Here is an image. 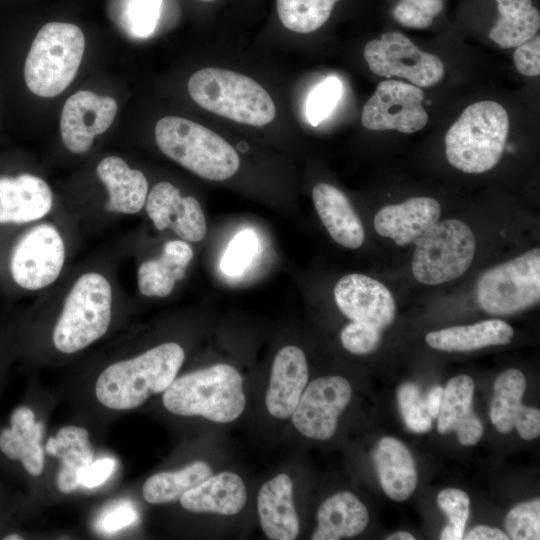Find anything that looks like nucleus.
Returning a JSON list of instances; mask_svg holds the SVG:
<instances>
[{"mask_svg": "<svg viewBox=\"0 0 540 540\" xmlns=\"http://www.w3.org/2000/svg\"><path fill=\"white\" fill-rule=\"evenodd\" d=\"M185 353L174 342L156 346L132 359L108 366L98 377L96 397L114 410H129L164 392L175 379Z\"/></svg>", "mask_w": 540, "mask_h": 540, "instance_id": "nucleus-1", "label": "nucleus"}, {"mask_svg": "<svg viewBox=\"0 0 540 540\" xmlns=\"http://www.w3.org/2000/svg\"><path fill=\"white\" fill-rule=\"evenodd\" d=\"M509 126L501 104L484 100L469 105L445 135L448 162L468 174L491 170L502 158Z\"/></svg>", "mask_w": 540, "mask_h": 540, "instance_id": "nucleus-2", "label": "nucleus"}, {"mask_svg": "<svg viewBox=\"0 0 540 540\" xmlns=\"http://www.w3.org/2000/svg\"><path fill=\"white\" fill-rule=\"evenodd\" d=\"M162 399L174 414L202 416L217 423L237 419L246 403L242 377L229 364H215L174 379Z\"/></svg>", "mask_w": 540, "mask_h": 540, "instance_id": "nucleus-3", "label": "nucleus"}, {"mask_svg": "<svg viewBox=\"0 0 540 540\" xmlns=\"http://www.w3.org/2000/svg\"><path fill=\"white\" fill-rule=\"evenodd\" d=\"M155 139L166 156L207 180H226L240 167L238 153L226 140L182 117L161 118L155 125Z\"/></svg>", "mask_w": 540, "mask_h": 540, "instance_id": "nucleus-4", "label": "nucleus"}, {"mask_svg": "<svg viewBox=\"0 0 540 540\" xmlns=\"http://www.w3.org/2000/svg\"><path fill=\"white\" fill-rule=\"evenodd\" d=\"M188 92L205 110L238 123L264 126L276 116L268 92L252 78L230 70L208 67L195 72Z\"/></svg>", "mask_w": 540, "mask_h": 540, "instance_id": "nucleus-5", "label": "nucleus"}, {"mask_svg": "<svg viewBox=\"0 0 540 540\" xmlns=\"http://www.w3.org/2000/svg\"><path fill=\"white\" fill-rule=\"evenodd\" d=\"M85 37L75 24L49 22L36 34L24 65L28 89L45 98L62 93L75 78Z\"/></svg>", "mask_w": 540, "mask_h": 540, "instance_id": "nucleus-6", "label": "nucleus"}, {"mask_svg": "<svg viewBox=\"0 0 540 540\" xmlns=\"http://www.w3.org/2000/svg\"><path fill=\"white\" fill-rule=\"evenodd\" d=\"M112 290L98 273L82 275L66 297L53 332L55 347L62 353L77 352L102 337L111 319Z\"/></svg>", "mask_w": 540, "mask_h": 540, "instance_id": "nucleus-7", "label": "nucleus"}, {"mask_svg": "<svg viewBox=\"0 0 540 540\" xmlns=\"http://www.w3.org/2000/svg\"><path fill=\"white\" fill-rule=\"evenodd\" d=\"M414 278L425 285H439L462 276L471 266L476 241L471 228L458 219L437 221L415 242Z\"/></svg>", "mask_w": 540, "mask_h": 540, "instance_id": "nucleus-8", "label": "nucleus"}, {"mask_svg": "<svg viewBox=\"0 0 540 540\" xmlns=\"http://www.w3.org/2000/svg\"><path fill=\"white\" fill-rule=\"evenodd\" d=\"M475 290L479 306L492 315H511L535 306L540 300V249L487 269Z\"/></svg>", "mask_w": 540, "mask_h": 540, "instance_id": "nucleus-9", "label": "nucleus"}, {"mask_svg": "<svg viewBox=\"0 0 540 540\" xmlns=\"http://www.w3.org/2000/svg\"><path fill=\"white\" fill-rule=\"evenodd\" d=\"M364 59L374 74L405 78L420 88L436 85L444 76L441 59L420 50L400 32H386L380 39L369 41L364 47Z\"/></svg>", "mask_w": 540, "mask_h": 540, "instance_id": "nucleus-10", "label": "nucleus"}, {"mask_svg": "<svg viewBox=\"0 0 540 540\" xmlns=\"http://www.w3.org/2000/svg\"><path fill=\"white\" fill-rule=\"evenodd\" d=\"M65 246L57 229L40 224L15 245L10 259L14 281L27 290H39L52 284L61 273Z\"/></svg>", "mask_w": 540, "mask_h": 540, "instance_id": "nucleus-11", "label": "nucleus"}, {"mask_svg": "<svg viewBox=\"0 0 540 540\" xmlns=\"http://www.w3.org/2000/svg\"><path fill=\"white\" fill-rule=\"evenodd\" d=\"M420 87L398 80L380 82L361 114L362 125L369 130H397L414 133L427 124L428 114Z\"/></svg>", "mask_w": 540, "mask_h": 540, "instance_id": "nucleus-12", "label": "nucleus"}, {"mask_svg": "<svg viewBox=\"0 0 540 540\" xmlns=\"http://www.w3.org/2000/svg\"><path fill=\"white\" fill-rule=\"evenodd\" d=\"M352 395L350 383L341 376H325L305 387L291 418L305 437L328 440L337 428L339 415Z\"/></svg>", "mask_w": 540, "mask_h": 540, "instance_id": "nucleus-13", "label": "nucleus"}, {"mask_svg": "<svg viewBox=\"0 0 540 540\" xmlns=\"http://www.w3.org/2000/svg\"><path fill=\"white\" fill-rule=\"evenodd\" d=\"M118 105L115 99L81 90L65 102L60 116V133L66 148L84 154L95 136L104 133L112 124Z\"/></svg>", "mask_w": 540, "mask_h": 540, "instance_id": "nucleus-14", "label": "nucleus"}, {"mask_svg": "<svg viewBox=\"0 0 540 540\" xmlns=\"http://www.w3.org/2000/svg\"><path fill=\"white\" fill-rule=\"evenodd\" d=\"M335 302L350 320L383 330L394 320L396 304L380 281L358 273L343 276L334 287Z\"/></svg>", "mask_w": 540, "mask_h": 540, "instance_id": "nucleus-15", "label": "nucleus"}, {"mask_svg": "<svg viewBox=\"0 0 540 540\" xmlns=\"http://www.w3.org/2000/svg\"><path fill=\"white\" fill-rule=\"evenodd\" d=\"M145 207L158 230L170 228L190 242H199L206 235V219L200 203L194 197L181 196L169 182H159L151 189Z\"/></svg>", "mask_w": 540, "mask_h": 540, "instance_id": "nucleus-16", "label": "nucleus"}, {"mask_svg": "<svg viewBox=\"0 0 540 540\" xmlns=\"http://www.w3.org/2000/svg\"><path fill=\"white\" fill-rule=\"evenodd\" d=\"M526 389L524 374L510 368L496 378L490 409L492 424L500 433H509L513 428L525 440L540 434V411L522 404Z\"/></svg>", "mask_w": 540, "mask_h": 540, "instance_id": "nucleus-17", "label": "nucleus"}, {"mask_svg": "<svg viewBox=\"0 0 540 540\" xmlns=\"http://www.w3.org/2000/svg\"><path fill=\"white\" fill-rule=\"evenodd\" d=\"M441 216L440 203L431 197H411L381 208L374 217L375 231L398 246L414 243Z\"/></svg>", "mask_w": 540, "mask_h": 540, "instance_id": "nucleus-18", "label": "nucleus"}, {"mask_svg": "<svg viewBox=\"0 0 540 540\" xmlns=\"http://www.w3.org/2000/svg\"><path fill=\"white\" fill-rule=\"evenodd\" d=\"M308 382V365L297 346L280 349L273 361L265 397L268 412L275 418L291 417Z\"/></svg>", "mask_w": 540, "mask_h": 540, "instance_id": "nucleus-19", "label": "nucleus"}, {"mask_svg": "<svg viewBox=\"0 0 540 540\" xmlns=\"http://www.w3.org/2000/svg\"><path fill=\"white\" fill-rule=\"evenodd\" d=\"M52 205L51 189L43 179L31 174L0 177V224L39 220Z\"/></svg>", "mask_w": 540, "mask_h": 540, "instance_id": "nucleus-20", "label": "nucleus"}, {"mask_svg": "<svg viewBox=\"0 0 540 540\" xmlns=\"http://www.w3.org/2000/svg\"><path fill=\"white\" fill-rule=\"evenodd\" d=\"M474 382L468 375L451 378L445 389L438 413L437 429L441 434L455 431L465 446L476 444L483 434V425L472 411Z\"/></svg>", "mask_w": 540, "mask_h": 540, "instance_id": "nucleus-21", "label": "nucleus"}, {"mask_svg": "<svg viewBox=\"0 0 540 540\" xmlns=\"http://www.w3.org/2000/svg\"><path fill=\"white\" fill-rule=\"evenodd\" d=\"M257 508L262 530L269 539L297 537L299 520L293 504V483L288 474L280 473L261 486Z\"/></svg>", "mask_w": 540, "mask_h": 540, "instance_id": "nucleus-22", "label": "nucleus"}, {"mask_svg": "<svg viewBox=\"0 0 540 540\" xmlns=\"http://www.w3.org/2000/svg\"><path fill=\"white\" fill-rule=\"evenodd\" d=\"M317 214L331 238L343 247L359 248L365 239L362 222L345 194L328 183H319L312 190Z\"/></svg>", "mask_w": 540, "mask_h": 540, "instance_id": "nucleus-23", "label": "nucleus"}, {"mask_svg": "<svg viewBox=\"0 0 540 540\" xmlns=\"http://www.w3.org/2000/svg\"><path fill=\"white\" fill-rule=\"evenodd\" d=\"M247 500L246 487L240 476L221 472L210 476L185 492L180 498L182 507L194 513L235 515Z\"/></svg>", "mask_w": 540, "mask_h": 540, "instance_id": "nucleus-24", "label": "nucleus"}, {"mask_svg": "<svg viewBox=\"0 0 540 540\" xmlns=\"http://www.w3.org/2000/svg\"><path fill=\"white\" fill-rule=\"evenodd\" d=\"M96 173L108 191L106 210L134 214L145 205L147 179L141 171L131 169L122 158L105 157L98 163Z\"/></svg>", "mask_w": 540, "mask_h": 540, "instance_id": "nucleus-25", "label": "nucleus"}, {"mask_svg": "<svg viewBox=\"0 0 540 540\" xmlns=\"http://www.w3.org/2000/svg\"><path fill=\"white\" fill-rule=\"evenodd\" d=\"M10 428L0 433V449L10 459L19 460L32 476H39L44 468L41 440L44 424L35 420L28 407L16 408L10 417Z\"/></svg>", "mask_w": 540, "mask_h": 540, "instance_id": "nucleus-26", "label": "nucleus"}, {"mask_svg": "<svg viewBox=\"0 0 540 540\" xmlns=\"http://www.w3.org/2000/svg\"><path fill=\"white\" fill-rule=\"evenodd\" d=\"M373 460L383 491L395 501L411 496L417 484L414 458L407 446L393 437L379 440Z\"/></svg>", "mask_w": 540, "mask_h": 540, "instance_id": "nucleus-27", "label": "nucleus"}, {"mask_svg": "<svg viewBox=\"0 0 540 540\" xmlns=\"http://www.w3.org/2000/svg\"><path fill=\"white\" fill-rule=\"evenodd\" d=\"M193 258L191 246L183 240L165 243L157 259L142 263L138 269V288L147 297H166L181 280Z\"/></svg>", "mask_w": 540, "mask_h": 540, "instance_id": "nucleus-28", "label": "nucleus"}, {"mask_svg": "<svg viewBox=\"0 0 540 540\" xmlns=\"http://www.w3.org/2000/svg\"><path fill=\"white\" fill-rule=\"evenodd\" d=\"M365 505L350 492H339L326 499L317 512L313 540H337L354 537L368 525Z\"/></svg>", "mask_w": 540, "mask_h": 540, "instance_id": "nucleus-29", "label": "nucleus"}, {"mask_svg": "<svg viewBox=\"0 0 540 540\" xmlns=\"http://www.w3.org/2000/svg\"><path fill=\"white\" fill-rule=\"evenodd\" d=\"M513 335V328L508 323L500 319H490L430 332L425 341L437 350L465 352L508 344Z\"/></svg>", "mask_w": 540, "mask_h": 540, "instance_id": "nucleus-30", "label": "nucleus"}, {"mask_svg": "<svg viewBox=\"0 0 540 540\" xmlns=\"http://www.w3.org/2000/svg\"><path fill=\"white\" fill-rule=\"evenodd\" d=\"M45 450L60 460L58 489L63 493L74 491L80 486L78 482L80 471L94 459L88 431L72 425L62 427L55 437L47 441Z\"/></svg>", "mask_w": 540, "mask_h": 540, "instance_id": "nucleus-31", "label": "nucleus"}, {"mask_svg": "<svg viewBox=\"0 0 540 540\" xmlns=\"http://www.w3.org/2000/svg\"><path fill=\"white\" fill-rule=\"evenodd\" d=\"M498 17L488 37L499 47L514 48L538 34L540 13L532 0H495Z\"/></svg>", "mask_w": 540, "mask_h": 540, "instance_id": "nucleus-32", "label": "nucleus"}, {"mask_svg": "<svg viewBox=\"0 0 540 540\" xmlns=\"http://www.w3.org/2000/svg\"><path fill=\"white\" fill-rule=\"evenodd\" d=\"M212 470L203 461L193 462L175 472H161L149 477L143 485L144 499L151 504L180 500L188 490L210 477Z\"/></svg>", "mask_w": 540, "mask_h": 540, "instance_id": "nucleus-33", "label": "nucleus"}, {"mask_svg": "<svg viewBox=\"0 0 540 540\" xmlns=\"http://www.w3.org/2000/svg\"><path fill=\"white\" fill-rule=\"evenodd\" d=\"M340 0H277L280 21L287 29L297 33H311L329 19Z\"/></svg>", "mask_w": 540, "mask_h": 540, "instance_id": "nucleus-34", "label": "nucleus"}, {"mask_svg": "<svg viewBox=\"0 0 540 540\" xmlns=\"http://www.w3.org/2000/svg\"><path fill=\"white\" fill-rule=\"evenodd\" d=\"M437 503L448 516V524L441 532L440 539H463L465 525L469 517V496L463 490L447 488L438 494Z\"/></svg>", "mask_w": 540, "mask_h": 540, "instance_id": "nucleus-35", "label": "nucleus"}, {"mask_svg": "<svg viewBox=\"0 0 540 540\" xmlns=\"http://www.w3.org/2000/svg\"><path fill=\"white\" fill-rule=\"evenodd\" d=\"M258 247V237L252 229L236 233L221 259L222 272L231 277L241 275L253 261Z\"/></svg>", "mask_w": 540, "mask_h": 540, "instance_id": "nucleus-36", "label": "nucleus"}, {"mask_svg": "<svg viewBox=\"0 0 540 540\" xmlns=\"http://www.w3.org/2000/svg\"><path fill=\"white\" fill-rule=\"evenodd\" d=\"M397 397L399 410L407 428L415 433L429 431L432 418L419 387L411 382L404 383L399 387Z\"/></svg>", "mask_w": 540, "mask_h": 540, "instance_id": "nucleus-37", "label": "nucleus"}, {"mask_svg": "<svg viewBox=\"0 0 540 540\" xmlns=\"http://www.w3.org/2000/svg\"><path fill=\"white\" fill-rule=\"evenodd\" d=\"M343 94V84L336 76L320 82L309 94L306 102V117L312 126H317L335 109Z\"/></svg>", "mask_w": 540, "mask_h": 540, "instance_id": "nucleus-38", "label": "nucleus"}, {"mask_svg": "<svg viewBox=\"0 0 540 540\" xmlns=\"http://www.w3.org/2000/svg\"><path fill=\"white\" fill-rule=\"evenodd\" d=\"M505 528L509 539H540L539 498L520 503L512 508L505 518Z\"/></svg>", "mask_w": 540, "mask_h": 540, "instance_id": "nucleus-39", "label": "nucleus"}, {"mask_svg": "<svg viewBox=\"0 0 540 540\" xmlns=\"http://www.w3.org/2000/svg\"><path fill=\"white\" fill-rule=\"evenodd\" d=\"M443 8V0H399L392 9V16L405 27L426 29Z\"/></svg>", "mask_w": 540, "mask_h": 540, "instance_id": "nucleus-40", "label": "nucleus"}, {"mask_svg": "<svg viewBox=\"0 0 540 540\" xmlns=\"http://www.w3.org/2000/svg\"><path fill=\"white\" fill-rule=\"evenodd\" d=\"M381 329L374 326L352 321L341 331L340 339L343 347L357 355L374 352L381 341Z\"/></svg>", "mask_w": 540, "mask_h": 540, "instance_id": "nucleus-41", "label": "nucleus"}, {"mask_svg": "<svg viewBox=\"0 0 540 540\" xmlns=\"http://www.w3.org/2000/svg\"><path fill=\"white\" fill-rule=\"evenodd\" d=\"M162 0H130L127 22L130 32L136 37H147L156 28Z\"/></svg>", "mask_w": 540, "mask_h": 540, "instance_id": "nucleus-42", "label": "nucleus"}, {"mask_svg": "<svg viewBox=\"0 0 540 540\" xmlns=\"http://www.w3.org/2000/svg\"><path fill=\"white\" fill-rule=\"evenodd\" d=\"M137 517L134 506L128 501H121L100 515L97 527L102 532L112 533L133 524Z\"/></svg>", "mask_w": 540, "mask_h": 540, "instance_id": "nucleus-43", "label": "nucleus"}, {"mask_svg": "<svg viewBox=\"0 0 540 540\" xmlns=\"http://www.w3.org/2000/svg\"><path fill=\"white\" fill-rule=\"evenodd\" d=\"M513 60L517 71L522 75L538 76L540 74V36L537 34L517 46Z\"/></svg>", "mask_w": 540, "mask_h": 540, "instance_id": "nucleus-44", "label": "nucleus"}, {"mask_svg": "<svg viewBox=\"0 0 540 540\" xmlns=\"http://www.w3.org/2000/svg\"><path fill=\"white\" fill-rule=\"evenodd\" d=\"M115 460L102 458L90 463L78 475L79 485L86 488H95L103 484L115 469Z\"/></svg>", "mask_w": 540, "mask_h": 540, "instance_id": "nucleus-45", "label": "nucleus"}, {"mask_svg": "<svg viewBox=\"0 0 540 540\" xmlns=\"http://www.w3.org/2000/svg\"><path fill=\"white\" fill-rule=\"evenodd\" d=\"M466 540H508L509 537L501 530L488 526H476L466 535H463Z\"/></svg>", "mask_w": 540, "mask_h": 540, "instance_id": "nucleus-46", "label": "nucleus"}, {"mask_svg": "<svg viewBox=\"0 0 540 540\" xmlns=\"http://www.w3.org/2000/svg\"><path fill=\"white\" fill-rule=\"evenodd\" d=\"M443 396V388L440 386L433 387L425 397V403L430 417L437 418Z\"/></svg>", "mask_w": 540, "mask_h": 540, "instance_id": "nucleus-47", "label": "nucleus"}, {"mask_svg": "<svg viewBox=\"0 0 540 540\" xmlns=\"http://www.w3.org/2000/svg\"><path fill=\"white\" fill-rule=\"evenodd\" d=\"M386 539L387 540H414L415 537L408 532L400 531V532H396L389 535Z\"/></svg>", "mask_w": 540, "mask_h": 540, "instance_id": "nucleus-48", "label": "nucleus"}, {"mask_svg": "<svg viewBox=\"0 0 540 540\" xmlns=\"http://www.w3.org/2000/svg\"><path fill=\"white\" fill-rule=\"evenodd\" d=\"M5 540H21L22 537L16 534L8 535L4 538Z\"/></svg>", "mask_w": 540, "mask_h": 540, "instance_id": "nucleus-49", "label": "nucleus"}, {"mask_svg": "<svg viewBox=\"0 0 540 540\" xmlns=\"http://www.w3.org/2000/svg\"><path fill=\"white\" fill-rule=\"evenodd\" d=\"M201 1L210 2V1H214V0H201Z\"/></svg>", "mask_w": 540, "mask_h": 540, "instance_id": "nucleus-50", "label": "nucleus"}]
</instances>
